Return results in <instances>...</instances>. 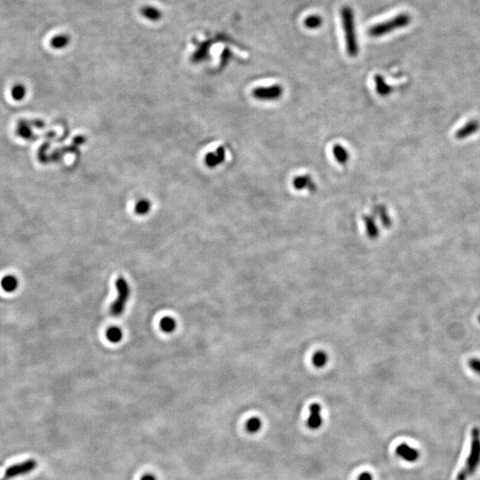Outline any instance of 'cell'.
<instances>
[{
	"label": "cell",
	"instance_id": "6da1fadb",
	"mask_svg": "<svg viewBox=\"0 0 480 480\" xmlns=\"http://www.w3.org/2000/svg\"><path fill=\"white\" fill-rule=\"evenodd\" d=\"M480 464V430L474 427L471 430L470 454L465 465L458 473L456 480H467L475 473Z\"/></svg>",
	"mask_w": 480,
	"mask_h": 480
},
{
	"label": "cell",
	"instance_id": "7a4b0ae2",
	"mask_svg": "<svg viewBox=\"0 0 480 480\" xmlns=\"http://www.w3.org/2000/svg\"><path fill=\"white\" fill-rule=\"evenodd\" d=\"M341 17H342V24H343L345 42H346V49L349 55L354 57L358 53L354 12L348 5L343 6L341 10Z\"/></svg>",
	"mask_w": 480,
	"mask_h": 480
},
{
	"label": "cell",
	"instance_id": "3957f363",
	"mask_svg": "<svg viewBox=\"0 0 480 480\" xmlns=\"http://www.w3.org/2000/svg\"><path fill=\"white\" fill-rule=\"evenodd\" d=\"M411 16L407 14H400L392 17L390 20L373 25L369 29V35L372 38L383 37L392 33L394 30L407 27L411 22Z\"/></svg>",
	"mask_w": 480,
	"mask_h": 480
},
{
	"label": "cell",
	"instance_id": "277c9868",
	"mask_svg": "<svg viewBox=\"0 0 480 480\" xmlns=\"http://www.w3.org/2000/svg\"><path fill=\"white\" fill-rule=\"evenodd\" d=\"M115 284L118 292V296L117 299L115 300L111 304L109 311L114 317H119L120 315H122L124 310L126 309V306L130 296V287L128 281L122 277L118 278V280H116Z\"/></svg>",
	"mask_w": 480,
	"mask_h": 480
},
{
	"label": "cell",
	"instance_id": "5b68a950",
	"mask_svg": "<svg viewBox=\"0 0 480 480\" xmlns=\"http://www.w3.org/2000/svg\"><path fill=\"white\" fill-rule=\"evenodd\" d=\"M36 467H37V461L32 459L23 461L19 464H15L6 470L4 479L7 480L15 477L26 475L31 472L32 470H34Z\"/></svg>",
	"mask_w": 480,
	"mask_h": 480
},
{
	"label": "cell",
	"instance_id": "8992f818",
	"mask_svg": "<svg viewBox=\"0 0 480 480\" xmlns=\"http://www.w3.org/2000/svg\"><path fill=\"white\" fill-rule=\"evenodd\" d=\"M283 88L280 86H271L269 87H257L253 91L254 97L263 101H271L280 98Z\"/></svg>",
	"mask_w": 480,
	"mask_h": 480
},
{
	"label": "cell",
	"instance_id": "52a82bcc",
	"mask_svg": "<svg viewBox=\"0 0 480 480\" xmlns=\"http://www.w3.org/2000/svg\"><path fill=\"white\" fill-rule=\"evenodd\" d=\"M321 407L319 404H312L309 407V416L307 420V426L312 431L319 430L323 425V418L321 415Z\"/></svg>",
	"mask_w": 480,
	"mask_h": 480
},
{
	"label": "cell",
	"instance_id": "ba28073f",
	"mask_svg": "<svg viewBox=\"0 0 480 480\" xmlns=\"http://www.w3.org/2000/svg\"><path fill=\"white\" fill-rule=\"evenodd\" d=\"M396 454L398 457L408 462H415L420 457L419 450L407 445V443H402L398 445L396 448Z\"/></svg>",
	"mask_w": 480,
	"mask_h": 480
},
{
	"label": "cell",
	"instance_id": "9c48e42d",
	"mask_svg": "<svg viewBox=\"0 0 480 480\" xmlns=\"http://www.w3.org/2000/svg\"><path fill=\"white\" fill-rule=\"evenodd\" d=\"M480 123L478 121H476V120L470 121V122L467 123L464 127L460 128V130L457 131L456 135V138L462 140L464 138L469 137L471 134L475 133L480 129Z\"/></svg>",
	"mask_w": 480,
	"mask_h": 480
},
{
	"label": "cell",
	"instance_id": "30bf717a",
	"mask_svg": "<svg viewBox=\"0 0 480 480\" xmlns=\"http://www.w3.org/2000/svg\"><path fill=\"white\" fill-rule=\"evenodd\" d=\"M141 12H142V15L148 20L157 22V21L161 19V11L158 10L154 6H144Z\"/></svg>",
	"mask_w": 480,
	"mask_h": 480
},
{
	"label": "cell",
	"instance_id": "8fae6325",
	"mask_svg": "<svg viewBox=\"0 0 480 480\" xmlns=\"http://www.w3.org/2000/svg\"><path fill=\"white\" fill-rule=\"evenodd\" d=\"M262 428V421L259 417H252L245 423L246 431L250 434H256Z\"/></svg>",
	"mask_w": 480,
	"mask_h": 480
},
{
	"label": "cell",
	"instance_id": "7c38bea8",
	"mask_svg": "<svg viewBox=\"0 0 480 480\" xmlns=\"http://www.w3.org/2000/svg\"><path fill=\"white\" fill-rule=\"evenodd\" d=\"M323 24V19L320 15H311L306 17L304 20V25L309 30H317Z\"/></svg>",
	"mask_w": 480,
	"mask_h": 480
},
{
	"label": "cell",
	"instance_id": "4fadbf2b",
	"mask_svg": "<svg viewBox=\"0 0 480 480\" xmlns=\"http://www.w3.org/2000/svg\"><path fill=\"white\" fill-rule=\"evenodd\" d=\"M160 328L165 333H173L176 328V321L171 317H165L160 320Z\"/></svg>",
	"mask_w": 480,
	"mask_h": 480
},
{
	"label": "cell",
	"instance_id": "5bb4252c",
	"mask_svg": "<svg viewBox=\"0 0 480 480\" xmlns=\"http://www.w3.org/2000/svg\"><path fill=\"white\" fill-rule=\"evenodd\" d=\"M333 156L335 157L336 161L340 164H344L348 161L349 154L346 149H344L341 145H335L333 149Z\"/></svg>",
	"mask_w": 480,
	"mask_h": 480
},
{
	"label": "cell",
	"instance_id": "9a60e30c",
	"mask_svg": "<svg viewBox=\"0 0 480 480\" xmlns=\"http://www.w3.org/2000/svg\"><path fill=\"white\" fill-rule=\"evenodd\" d=\"M107 339L110 343H118L122 340L123 332L121 329L117 327H112L107 330L106 333Z\"/></svg>",
	"mask_w": 480,
	"mask_h": 480
},
{
	"label": "cell",
	"instance_id": "2e32d148",
	"mask_svg": "<svg viewBox=\"0 0 480 480\" xmlns=\"http://www.w3.org/2000/svg\"><path fill=\"white\" fill-rule=\"evenodd\" d=\"M69 37L67 35H58L51 40V46L55 49L64 48L69 44Z\"/></svg>",
	"mask_w": 480,
	"mask_h": 480
},
{
	"label": "cell",
	"instance_id": "e0dca14e",
	"mask_svg": "<svg viewBox=\"0 0 480 480\" xmlns=\"http://www.w3.org/2000/svg\"><path fill=\"white\" fill-rule=\"evenodd\" d=\"M1 285L5 292H14L18 286V281L13 276H6L1 281Z\"/></svg>",
	"mask_w": 480,
	"mask_h": 480
},
{
	"label": "cell",
	"instance_id": "ac0fdd59",
	"mask_svg": "<svg viewBox=\"0 0 480 480\" xmlns=\"http://www.w3.org/2000/svg\"><path fill=\"white\" fill-rule=\"evenodd\" d=\"M327 361H328L327 355L324 351H317L312 357V363L316 368H324Z\"/></svg>",
	"mask_w": 480,
	"mask_h": 480
},
{
	"label": "cell",
	"instance_id": "d6986e66",
	"mask_svg": "<svg viewBox=\"0 0 480 480\" xmlns=\"http://www.w3.org/2000/svg\"><path fill=\"white\" fill-rule=\"evenodd\" d=\"M375 82H376V88H377L378 93L382 95H387L389 93L392 92V87L386 84V82L384 81V79L381 76H376L375 77Z\"/></svg>",
	"mask_w": 480,
	"mask_h": 480
},
{
	"label": "cell",
	"instance_id": "ffe728a7",
	"mask_svg": "<svg viewBox=\"0 0 480 480\" xmlns=\"http://www.w3.org/2000/svg\"><path fill=\"white\" fill-rule=\"evenodd\" d=\"M365 223H366V228L368 230V235L370 236L371 238H375L378 235V229L375 225L374 220H372L371 217L367 216V217H365Z\"/></svg>",
	"mask_w": 480,
	"mask_h": 480
},
{
	"label": "cell",
	"instance_id": "44dd1931",
	"mask_svg": "<svg viewBox=\"0 0 480 480\" xmlns=\"http://www.w3.org/2000/svg\"><path fill=\"white\" fill-rule=\"evenodd\" d=\"M294 186L297 190H304L306 187H310L312 184L310 178L308 176H300L294 180Z\"/></svg>",
	"mask_w": 480,
	"mask_h": 480
},
{
	"label": "cell",
	"instance_id": "7402d4cb",
	"mask_svg": "<svg viewBox=\"0 0 480 480\" xmlns=\"http://www.w3.org/2000/svg\"><path fill=\"white\" fill-rule=\"evenodd\" d=\"M26 89L22 85H16L12 89V96L16 101H22L24 98Z\"/></svg>",
	"mask_w": 480,
	"mask_h": 480
},
{
	"label": "cell",
	"instance_id": "603a6c76",
	"mask_svg": "<svg viewBox=\"0 0 480 480\" xmlns=\"http://www.w3.org/2000/svg\"><path fill=\"white\" fill-rule=\"evenodd\" d=\"M469 367L470 369L475 372L477 374L480 375V358H470L469 361Z\"/></svg>",
	"mask_w": 480,
	"mask_h": 480
},
{
	"label": "cell",
	"instance_id": "cb8c5ba5",
	"mask_svg": "<svg viewBox=\"0 0 480 480\" xmlns=\"http://www.w3.org/2000/svg\"><path fill=\"white\" fill-rule=\"evenodd\" d=\"M148 210H149V205L147 203H139L138 204L137 207H136V212L138 214H145L147 213Z\"/></svg>",
	"mask_w": 480,
	"mask_h": 480
},
{
	"label": "cell",
	"instance_id": "d4e9b609",
	"mask_svg": "<svg viewBox=\"0 0 480 480\" xmlns=\"http://www.w3.org/2000/svg\"><path fill=\"white\" fill-rule=\"evenodd\" d=\"M358 480H373L372 474L368 471H364L358 476Z\"/></svg>",
	"mask_w": 480,
	"mask_h": 480
},
{
	"label": "cell",
	"instance_id": "484cf974",
	"mask_svg": "<svg viewBox=\"0 0 480 480\" xmlns=\"http://www.w3.org/2000/svg\"><path fill=\"white\" fill-rule=\"evenodd\" d=\"M141 480H157V477L152 473H148L142 476Z\"/></svg>",
	"mask_w": 480,
	"mask_h": 480
},
{
	"label": "cell",
	"instance_id": "4316f807",
	"mask_svg": "<svg viewBox=\"0 0 480 480\" xmlns=\"http://www.w3.org/2000/svg\"><path fill=\"white\" fill-rule=\"evenodd\" d=\"M5 480V479H3V480Z\"/></svg>",
	"mask_w": 480,
	"mask_h": 480
}]
</instances>
